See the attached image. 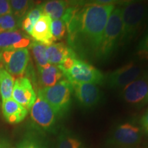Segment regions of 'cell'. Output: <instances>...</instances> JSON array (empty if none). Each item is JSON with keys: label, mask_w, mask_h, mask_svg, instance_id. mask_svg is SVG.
I'll list each match as a JSON object with an SVG mask.
<instances>
[{"label": "cell", "mask_w": 148, "mask_h": 148, "mask_svg": "<svg viewBox=\"0 0 148 148\" xmlns=\"http://www.w3.org/2000/svg\"><path fill=\"white\" fill-rule=\"evenodd\" d=\"M121 8L122 32L119 46L129 43L148 21V5L145 3L127 1Z\"/></svg>", "instance_id": "7a4b0ae2"}, {"label": "cell", "mask_w": 148, "mask_h": 148, "mask_svg": "<svg viewBox=\"0 0 148 148\" xmlns=\"http://www.w3.org/2000/svg\"><path fill=\"white\" fill-rule=\"evenodd\" d=\"M18 148H44L37 140L27 138L23 139L18 145Z\"/></svg>", "instance_id": "4316f807"}, {"label": "cell", "mask_w": 148, "mask_h": 148, "mask_svg": "<svg viewBox=\"0 0 148 148\" xmlns=\"http://www.w3.org/2000/svg\"><path fill=\"white\" fill-rule=\"evenodd\" d=\"M75 54L73 49L64 42H53L48 46L46 50V56L49 64L58 66L66 58Z\"/></svg>", "instance_id": "2e32d148"}, {"label": "cell", "mask_w": 148, "mask_h": 148, "mask_svg": "<svg viewBox=\"0 0 148 148\" xmlns=\"http://www.w3.org/2000/svg\"><path fill=\"white\" fill-rule=\"evenodd\" d=\"M81 3L71 6L62 19L66 24L70 47L83 54L97 56L114 3Z\"/></svg>", "instance_id": "6da1fadb"}, {"label": "cell", "mask_w": 148, "mask_h": 148, "mask_svg": "<svg viewBox=\"0 0 148 148\" xmlns=\"http://www.w3.org/2000/svg\"><path fill=\"white\" fill-rule=\"evenodd\" d=\"M71 84L75 99L83 108H92L99 103L101 92L97 85L79 82H71Z\"/></svg>", "instance_id": "30bf717a"}, {"label": "cell", "mask_w": 148, "mask_h": 148, "mask_svg": "<svg viewBox=\"0 0 148 148\" xmlns=\"http://www.w3.org/2000/svg\"><path fill=\"white\" fill-rule=\"evenodd\" d=\"M31 119L34 124L42 130L51 132L55 128L58 117L47 101L38 93L30 108Z\"/></svg>", "instance_id": "8992f818"}, {"label": "cell", "mask_w": 148, "mask_h": 148, "mask_svg": "<svg viewBox=\"0 0 148 148\" xmlns=\"http://www.w3.org/2000/svg\"><path fill=\"white\" fill-rule=\"evenodd\" d=\"M138 49L140 55L148 58V32L140 42Z\"/></svg>", "instance_id": "83f0119b"}, {"label": "cell", "mask_w": 148, "mask_h": 148, "mask_svg": "<svg viewBox=\"0 0 148 148\" xmlns=\"http://www.w3.org/2000/svg\"><path fill=\"white\" fill-rule=\"evenodd\" d=\"M42 14H43V12H42V10L39 4L38 5H37V6L34 7V8L31 9L25 16H27L30 20L32 25L34 26V25L36 24L37 21L39 19Z\"/></svg>", "instance_id": "d4e9b609"}, {"label": "cell", "mask_w": 148, "mask_h": 148, "mask_svg": "<svg viewBox=\"0 0 148 148\" xmlns=\"http://www.w3.org/2000/svg\"><path fill=\"white\" fill-rule=\"evenodd\" d=\"M64 75L70 83H90L97 85L103 84L104 81V75L99 69L77 58L73 66L64 73Z\"/></svg>", "instance_id": "5b68a950"}, {"label": "cell", "mask_w": 148, "mask_h": 148, "mask_svg": "<svg viewBox=\"0 0 148 148\" xmlns=\"http://www.w3.org/2000/svg\"><path fill=\"white\" fill-rule=\"evenodd\" d=\"M120 97L134 106H142L148 102V77L141 75L121 90Z\"/></svg>", "instance_id": "9c48e42d"}, {"label": "cell", "mask_w": 148, "mask_h": 148, "mask_svg": "<svg viewBox=\"0 0 148 148\" xmlns=\"http://www.w3.org/2000/svg\"><path fill=\"white\" fill-rule=\"evenodd\" d=\"M52 19L47 14H43L37 21L33 27L30 36L34 41L38 42L46 46H49L54 42L51 33Z\"/></svg>", "instance_id": "5bb4252c"}, {"label": "cell", "mask_w": 148, "mask_h": 148, "mask_svg": "<svg viewBox=\"0 0 148 148\" xmlns=\"http://www.w3.org/2000/svg\"><path fill=\"white\" fill-rule=\"evenodd\" d=\"M141 124L145 132L148 133V108L141 119Z\"/></svg>", "instance_id": "4dcf8cb0"}, {"label": "cell", "mask_w": 148, "mask_h": 148, "mask_svg": "<svg viewBox=\"0 0 148 148\" xmlns=\"http://www.w3.org/2000/svg\"><path fill=\"white\" fill-rule=\"evenodd\" d=\"M31 42L30 37L25 32L18 29L0 34V51L26 48Z\"/></svg>", "instance_id": "4fadbf2b"}, {"label": "cell", "mask_w": 148, "mask_h": 148, "mask_svg": "<svg viewBox=\"0 0 148 148\" xmlns=\"http://www.w3.org/2000/svg\"><path fill=\"white\" fill-rule=\"evenodd\" d=\"M10 4L12 14L16 18L22 21L29 11L33 8L34 2L27 0H11Z\"/></svg>", "instance_id": "44dd1931"}, {"label": "cell", "mask_w": 148, "mask_h": 148, "mask_svg": "<svg viewBox=\"0 0 148 148\" xmlns=\"http://www.w3.org/2000/svg\"><path fill=\"white\" fill-rule=\"evenodd\" d=\"M2 113L5 121L11 124L21 122L27 115L28 110L16 102L12 98L2 101Z\"/></svg>", "instance_id": "9a60e30c"}, {"label": "cell", "mask_w": 148, "mask_h": 148, "mask_svg": "<svg viewBox=\"0 0 148 148\" xmlns=\"http://www.w3.org/2000/svg\"><path fill=\"white\" fill-rule=\"evenodd\" d=\"M12 14L10 1L0 0V16Z\"/></svg>", "instance_id": "f1b7e54d"}, {"label": "cell", "mask_w": 148, "mask_h": 148, "mask_svg": "<svg viewBox=\"0 0 148 148\" xmlns=\"http://www.w3.org/2000/svg\"><path fill=\"white\" fill-rule=\"evenodd\" d=\"M121 7L114 8L109 16L96 58L106 60L110 58L119 47L122 32Z\"/></svg>", "instance_id": "3957f363"}, {"label": "cell", "mask_w": 148, "mask_h": 148, "mask_svg": "<svg viewBox=\"0 0 148 148\" xmlns=\"http://www.w3.org/2000/svg\"><path fill=\"white\" fill-rule=\"evenodd\" d=\"M77 59L76 54L71 55L70 56H68L67 58H66L64 60L62 61V63L59 64L58 66L61 71H62V73H65L66 72L69 71L70 69L73 66V65L75 63V61Z\"/></svg>", "instance_id": "484cf974"}, {"label": "cell", "mask_w": 148, "mask_h": 148, "mask_svg": "<svg viewBox=\"0 0 148 148\" xmlns=\"http://www.w3.org/2000/svg\"><path fill=\"white\" fill-rule=\"evenodd\" d=\"M73 1L52 0L40 3L43 14H47L52 20L62 19L66 13Z\"/></svg>", "instance_id": "e0dca14e"}, {"label": "cell", "mask_w": 148, "mask_h": 148, "mask_svg": "<svg viewBox=\"0 0 148 148\" xmlns=\"http://www.w3.org/2000/svg\"><path fill=\"white\" fill-rule=\"evenodd\" d=\"M38 93L50 105L58 119L65 115L69 110L73 87L67 79H62L51 87L40 88Z\"/></svg>", "instance_id": "277c9868"}, {"label": "cell", "mask_w": 148, "mask_h": 148, "mask_svg": "<svg viewBox=\"0 0 148 148\" xmlns=\"http://www.w3.org/2000/svg\"><path fill=\"white\" fill-rule=\"evenodd\" d=\"M14 79L8 71L0 65V95L1 101H5L12 97Z\"/></svg>", "instance_id": "d6986e66"}, {"label": "cell", "mask_w": 148, "mask_h": 148, "mask_svg": "<svg viewBox=\"0 0 148 148\" xmlns=\"http://www.w3.org/2000/svg\"><path fill=\"white\" fill-rule=\"evenodd\" d=\"M57 148H85V146L77 135L67 130H64L58 136Z\"/></svg>", "instance_id": "ffe728a7"}, {"label": "cell", "mask_w": 148, "mask_h": 148, "mask_svg": "<svg viewBox=\"0 0 148 148\" xmlns=\"http://www.w3.org/2000/svg\"><path fill=\"white\" fill-rule=\"evenodd\" d=\"M38 72L40 83L43 88L54 86L60 82L64 75L58 66L50 64L42 69H38Z\"/></svg>", "instance_id": "ac0fdd59"}, {"label": "cell", "mask_w": 148, "mask_h": 148, "mask_svg": "<svg viewBox=\"0 0 148 148\" xmlns=\"http://www.w3.org/2000/svg\"><path fill=\"white\" fill-rule=\"evenodd\" d=\"M47 47V46L36 41L32 42L29 45V48L32 50L34 58L38 66V69L45 67L49 64L46 56Z\"/></svg>", "instance_id": "7402d4cb"}, {"label": "cell", "mask_w": 148, "mask_h": 148, "mask_svg": "<svg viewBox=\"0 0 148 148\" xmlns=\"http://www.w3.org/2000/svg\"><path fill=\"white\" fill-rule=\"evenodd\" d=\"M0 148H8V145L4 142H0Z\"/></svg>", "instance_id": "1f68e13d"}, {"label": "cell", "mask_w": 148, "mask_h": 148, "mask_svg": "<svg viewBox=\"0 0 148 148\" xmlns=\"http://www.w3.org/2000/svg\"><path fill=\"white\" fill-rule=\"evenodd\" d=\"M21 27L25 31V32L27 34L31 35L32 32L33 27H34V25H32V22H31L30 20L29 19L27 16H25V18L22 20L21 22Z\"/></svg>", "instance_id": "f546056e"}, {"label": "cell", "mask_w": 148, "mask_h": 148, "mask_svg": "<svg viewBox=\"0 0 148 148\" xmlns=\"http://www.w3.org/2000/svg\"><path fill=\"white\" fill-rule=\"evenodd\" d=\"M21 22L12 14L0 16V34L17 30L21 27Z\"/></svg>", "instance_id": "603a6c76"}, {"label": "cell", "mask_w": 148, "mask_h": 148, "mask_svg": "<svg viewBox=\"0 0 148 148\" xmlns=\"http://www.w3.org/2000/svg\"><path fill=\"white\" fill-rule=\"evenodd\" d=\"M51 33L54 41L62 39L65 36L66 26L62 19H54L51 21Z\"/></svg>", "instance_id": "cb8c5ba5"}, {"label": "cell", "mask_w": 148, "mask_h": 148, "mask_svg": "<svg viewBox=\"0 0 148 148\" xmlns=\"http://www.w3.org/2000/svg\"><path fill=\"white\" fill-rule=\"evenodd\" d=\"M142 69L137 64L130 62L104 75L105 84L112 89H123L127 85L143 75Z\"/></svg>", "instance_id": "ba28073f"}, {"label": "cell", "mask_w": 148, "mask_h": 148, "mask_svg": "<svg viewBox=\"0 0 148 148\" xmlns=\"http://www.w3.org/2000/svg\"><path fill=\"white\" fill-rule=\"evenodd\" d=\"M142 137L140 127L126 122L118 125L112 134V141L117 145H133L137 144Z\"/></svg>", "instance_id": "7c38bea8"}, {"label": "cell", "mask_w": 148, "mask_h": 148, "mask_svg": "<svg viewBox=\"0 0 148 148\" xmlns=\"http://www.w3.org/2000/svg\"><path fill=\"white\" fill-rule=\"evenodd\" d=\"M12 99L27 110H29L36 99L32 83L25 77H19L14 80Z\"/></svg>", "instance_id": "8fae6325"}, {"label": "cell", "mask_w": 148, "mask_h": 148, "mask_svg": "<svg viewBox=\"0 0 148 148\" xmlns=\"http://www.w3.org/2000/svg\"><path fill=\"white\" fill-rule=\"evenodd\" d=\"M29 60L27 48L0 51V62L11 75L21 77L27 69Z\"/></svg>", "instance_id": "52a82bcc"}]
</instances>
